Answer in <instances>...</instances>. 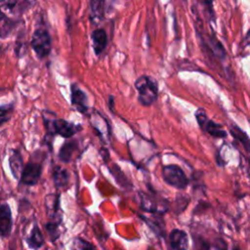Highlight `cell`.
<instances>
[{"label":"cell","mask_w":250,"mask_h":250,"mask_svg":"<svg viewBox=\"0 0 250 250\" xmlns=\"http://www.w3.org/2000/svg\"><path fill=\"white\" fill-rule=\"evenodd\" d=\"M135 87L138 91V101L144 106L151 105L157 99V82L150 76L142 75L135 81Z\"/></svg>","instance_id":"1"},{"label":"cell","mask_w":250,"mask_h":250,"mask_svg":"<svg viewBox=\"0 0 250 250\" xmlns=\"http://www.w3.org/2000/svg\"><path fill=\"white\" fill-rule=\"evenodd\" d=\"M45 125L51 136L60 135L63 138H71L82 129L80 125L71 123L64 119H45Z\"/></svg>","instance_id":"2"},{"label":"cell","mask_w":250,"mask_h":250,"mask_svg":"<svg viewBox=\"0 0 250 250\" xmlns=\"http://www.w3.org/2000/svg\"><path fill=\"white\" fill-rule=\"evenodd\" d=\"M31 47L39 59L49 56L52 50V38L46 29L38 28L31 38Z\"/></svg>","instance_id":"3"},{"label":"cell","mask_w":250,"mask_h":250,"mask_svg":"<svg viewBox=\"0 0 250 250\" xmlns=\"http://www.w3.org/2000/svg\"><path fill=\"white\" fill-rule=\"evenodd\" d=\"M162 177L169 186L179 189L186 188L188 183V180L183 169L175 164L163 166Z\"/></svg>","instance_id":"4"},{"label":"cell","mask_w":250,"mask_h":250,"mask_svg":"<svg viewBox=\"0 0 250 250\" xmlns=\"http://www.w3.org/2000/svg\"><path fill=\"white\" fill-rule=\"evenodd\" d=\"M195 117L200 128L212 137L225 138L227 136V132L223 129V127L213 120H210L203 108H198L196 110Z\"/></svg>","instance_id":"5"},{"label":"cell","mask_w":250,"mask_h":250,"mask_svg":"<svg viewBox=\"0 0 250 250\" xmlns=\"http://www.w3.org/2000/svg\"><path fill=\"white\" fill-rule=\"evenodd\" d=\"M42 174V166L36 162H28L21 172L20 182L26 186H34L40 180Z\"/></svg>","instance_id":"6"},{"label":"cell","mask_w":250,"mask_h":250,"mask_svg":"<svg viewBox=\"0 0 250 250\" xmlns=\"http://www.w3.org/2000/svg\"><path fill=\"white\" fill-rule=\"evenodd\" d=\"M11 208L7 203L0 204V237H7L12 229Z\"/></svg>","instance_id":"7"},{"label":"cell","mask_w":250,"mask_h":250,"mask_svg":"<svg viewBox=\"0 0 250 250\" xmlns=\"http://www.w3.org/2000/svg\"><path fill=\"white\" fill-rule=\"evenodd\" d=\"M70 91V100L72 105L81 113H85L88 110V98L86 94L79 89L76 84H71Z\"/></svg>","instance_id":"8"},{"label":"cell","mask_w":250,"mask_h":250,"mask_svg":"<svg viewBox=\"0 0 250 250\" xmlns=\"http://www.w3.org/2000/svg\"><path fill=\"white\" fill-rule=\"evenodd\" d=\"M46 211L48 217L51 218L52 222H62V215L60 213V195L59 194H49L46 197Z\"/></svg>","instance_id":"9"},{"label":"cell","mask_w":250,"mask_h":250,"mask_svg":"<svg viewBox=\"0 0 250 250\" xmlns=\"http://www.w3.org/2000/svg\"><path fill=\"white\" fill-rule=\"evenodd\" d=\"M169 240L173 250H188V238L185 230L179 229H173L170 232Z\"/></svg>","instance_id":"10"},{"label":"cell","mask_w":250,"mask_h":250,"mask_svg":"<svg viewBox=\"0 0 250 250\" xmlns=\"http://www.w3.org/2000/svg\"><path fill=\"white\" fill-rule=\"evenodd\" d=\"M90 21L93 24H99L104 15V0H89Z\"/></svg>","instance_id":"11"},{"label":"cell","mask_w":250,"mask_h":250,"mask_svg":"<svg viewBox=\"0 0 250 250\" xmlns=\"http://www.w3.org/2000/svg\"><path fill=\"white\" fill-rule=\"evenodd\" d=\"M91 38H92V42H93V49L94 52L97 56L101 55L104 50L106 47L107 44V36H106V32L104 31V29L103 28H99L96 29L92 32L91 34Z\"/></svg>","instance_id":"12"},{"label":"cell","mask_w":250,"mask_h":250,"mask_svg":"<svg viewBox=\"0 0 250 250\" xmlns=\"http://www.w3.org/2000/svg\"><path fill=\"white\" fill-rule=\"evenodd\" d=\"M9 165L11 172L15 179L20 180L21 172L23 170V161L21 157V153L19 149H14L9 157Z\"/></svg>","instance_id":"13"},{"label":"cell","mask_w":250,"mask_h":250,"mask_svg":"<svg viewBox=\"0 0 250 250\" xmlns=\"http://www.w3.org/2000/svg\"><path fill=\"white\" fill-rule=\"evenodd\" d=\"M26 243H27L28 247L33 250H37L43 246L44 237H43V234H42L37 224H35L33 226L29 235L26 237Z\"/></svg>","instance_id":"14"},{"label":"cell","mask_w":250,"mask_h":250,"mask_svg":"<svg viewBox=\"0 0 250 250\" xmlns=\"http://www.w3.org/2000/svg\"><path fill=\"white\" fill-rule=\"evenodd\" d=\"M77 148H78V144L76 141L71 140L63 143L59 151V158L62 162H69L72 158L74 151H76Z\"/></svg>","instance_id":"15"},{"label":"cell","mask_w":250,"mask_h":250,"mask_svg":"<svg viewBox=\"0 0 250 250\" xmlns=\"http://www.w3.org/2000/svg\"><path fill=\"white\" fill-rule=\"evenodd\" d=\"M52 175L57 188H62L68 184L69 175L65 169H62V167H55Z\"/></svg>","instance_id":"16"},{"label":"cell","mask_w":250,"mask_h":250,"mask_svg":"<svg viewBox=\"0 0 250 250\" xmlns=\"http://www.w3.org/2000/svg\"><path fill=\"white\" fill-rule=\"evenodd\" d=\"M230 133L233 136V138H235L244 147V149L250 153V139L248 138V136L240 130V128H238L237 126H231L230 129Z\"/></svg>","instance_id":"17"},{"label":"cell","mask_w":250,"mask_h":250,"mask_svg":"<svg viewBox=\"0 0 250 250\" xmlns=\"http://www.w3.org/2000/svg\"><path fill=\"white\" fill-rule=\"evenodd\" d=\"M208 46L211 50V52L219 59L221 60H225L226 58V50L224 48V46L222 45V43L220 41H218L215 37H209V42H208Z\"/></svg>","instance_id":"18"},{"label":"cell","mask_w":250,"mask_h":250,"mask_svg":"<svg viewBox=\"0 0 250 250\" xmlns=\"http://www.w3.org/2000/svg\"><path fill=\"white\" fill-rule=\"evenodd\" d=\"M14 105L12 104L0 106V126L10 120L13 115Z\"/></svg>","instance_id":"19"},{"label":"cell","mask_w":250,"mask_h":250,"mask_svg":"<svg viewBox=\"0 0 250 250\" xmlns=\"http://www.w3.org/2000/svg\"><path fill=\"white\" fill-rule=\"evenodd\" d=\"M72 249L73 250H97L96 247L90 243L89 241L83 239V238H75L72 243Z\"/></svg>","instance_id":"20"},{"label":"cell","mask_w":250,"mask_h":250,"mask_svg":"<svg viewBox=\"0 0 250 250\" xmlns=\"http://www.w3.org/2000/svg\"><path fill=\"white\" fill-rule=\"evenodd\" d=\"M60 224L61 223H58V222H52L50 221L47 225H46V230L50 236V239L52 241H55L59 236H60V229H59V227H60Z\"/></svg>","instance_id":"21"},{"label":"cell","mask_w":250,"mask_h":250,"mask_svg":"<svg viewBox=\"0 0 250 250\" xmlns=\"http://www.w3.org/2000/svg\"><path fill=\"white\" fill-rule=\"evenodd\" d=\"M1 6H3L5 9L12 11L18 4V0H0Z\"/></svg>","instance_id":"22"},{"label":"cell","mask_w":250,"mask_h":250,"mask_svg":"<svg viewBox=\"0 0 250 250\" xmlns=\"http://www.w3.org/2000/svg\"><path fill=\"white\" fill-rule=\"evenodd\" d=\"M213 1L214 0H203L204 5L207 7V10L209 12V14L211 15V17L214 16V11H213Z\"/></svg>","instance_id":"23"},{"label":"cell","mask_w":250,"mask_h":250,"mask_svg":"<svg viewBox=\"0 0 250 250\" xmlns=\"http://www.w3.org/2000/svg\"><path fill=\"white\" fill-rule=\"evenodd\" d=\"M245 43H246V45H250V29L245 36Z\"/></svg>","instance_id":"24"},{"label":"cell","mask_w":250,"mask_h":250,"mask_svg":"<svg viewBox=\"0 0 250 250\" xmlns=\"http://www.w3.org/2000/svg\"><path fill=\"white\" fill-rule=\"evenodd\" d=\"M112 104H114V97L109 96V107L112 109Z\"/></svg>","instance_id":"25"},{"label":"cell","mask_w":250,"mask_h":250,"mask_svg":"<svg viewBox=\"0 0 250 250\" xmlns=\"http://www.w3.org/2000/svg\"><path fill=\"white\" fill-rule=\"evenodd\" d=\"M233 250H238V249H236V248H233Z\"/></svg>","instance_id":"26"},{"label":"cell","mask_w":250,"mask_h":250,"mask_svg":"<svg viewBox=\"0 0 250 250\" xmlns=\"http://www.w3.org/2000/svg\"><path fill=\"white\" fill-rule=\"evenodd\" d=\"M249 162H250V159H249Z\"/></svg>","instance_id":"27"}]
</instances>
